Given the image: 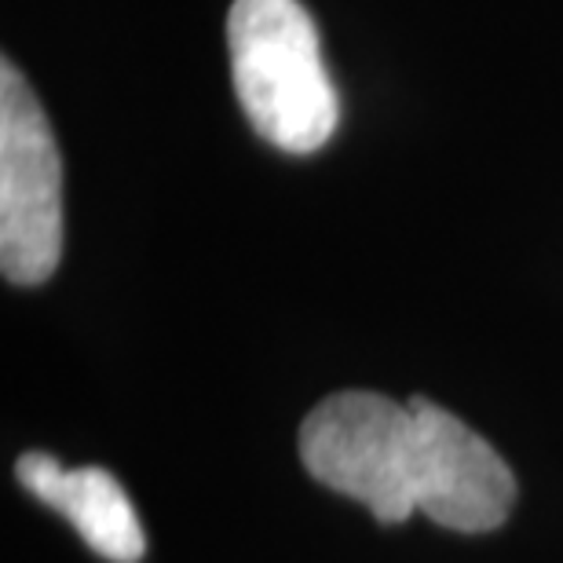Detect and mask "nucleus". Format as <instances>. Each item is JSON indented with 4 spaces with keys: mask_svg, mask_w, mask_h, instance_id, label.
Here are the masks:
<instances>
[{
    "mask_svg": "<svg viewBox=\"0 0 563 563\" xmlns=\"http://www.w3.org/2000/svg\"><path fill=\"white\" fill-rule=\"evenodd\" d=\"M228 52L239 103L267 143L286 154H314L330 143L341 103L300 0H234Z\"/></svg>",
    "mask_w": 563,
    "mask_h": 563,
    "instance_id": "obj_1",
    "label": "nucleus"
},
{
    "mask_svg": "<svg viewBox=\"0 0 563 563\" xmlns=\"http://www.w3.org/2000/svg\"><path fill=\"white\" fill-rule=\"evenodd\" d=\"M300 461L322 487L402 523L413 501V413L377 391H336L300 424Z\"/></svg>",
    "mask_w": 563,
    "mask_h": 563,
    "instance_id": "obj_3",
    "label": "nucleus"
},
{
    "mask_svg": "<svg viewBox=\"0 0 563 563\" xmlns=\"http://www.w3.org/2000/svg\"><path fill=\"white\" fill-rule=\"evenodd\" d=\"M19 483L48 509L63 512L88 549L114 563H136L143 556V527L125 487L107 468H63L44 450H30L15 465Z\"/></svg>",
    "mask_w": 563,
    "mask_h": 563,
    "instance_id": "obj_5",
    "label": "nucleus"
},
{
    "mask_svg": "<svg viewBox=\"0 0 563 563\" xmlns=\"http://www.w3.org/2000/svg\"><path fill=\"white\" fill-rule=\"evenodd\" d=\"M63 256V157L15 63H0V267L15 286H41Z\"/></svg>",
    "mask_w": 563,
    "mask_h": 563,
    "instance_id": "obj_2",
    "label": "nucleus"
},
{
    "mask_svg": "<svg viewBox=\"0 0 563 563\" xmlns=\"http://www.w3.org/2000/svg\"><path fill=\"white\" fill-rule=\"evenodd\" d=\"M413 413V501L450 531H494L516 501L512 468L487 439L421 396Z\"/></svg>",
    "mask_w": 563,
    "mask_h": 563,
    "instance_id": "obj_4",
    "label": "nucleus"
}]
</instances>
